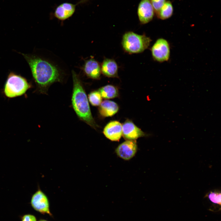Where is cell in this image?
Instances as JSON below:
<instances>
[{
	"instance_id": "cell-16",
	"label": "cell",
	"mask_w": 221,
	"mask_h": 221,
	"mask_svg": "<svg viewBox=\"0 0 221 221\" xmlns=\"http://www.w3.org/2000/svg\"><path fill=\"white\" fill-rule=\"evenodd\" d=\"M173 13V7L171 2L166 1L159 11L156 14L157 17L161 20H165L170 17Z\"/></svg>"
},
{
	"instance_id": "cell-5",
	"label": "cell",
	"mask_w": 221,
	"mask_h": 221,
	"mask_svg": "<svg viewBox=\"0 0 221 221\" xmlns=\"http://www.w3.org/2000/svg\"><path fill=\"white\" fill-rule=\"evenodd\" d=\"M151 52L152 56L155 60L160 62L167 61L170 55L169 43L164 38H159L152 47Z\"/></svg>"
},
{
	"instance_id": "cell-10",
	"label": "cell",
	"mask_w": 221,
	"mask_h": 221,
	"mask_svg": "<svg viewBox=\"0 0 221 221\" xmlns=\"http://www.w3.org/2000/svg\"><path fill=\"white\" fill-rule=\"evenodd\" d=\"M122 135L125 139L129 140H135L145 136L143 131L128 119L122 125Z\"/></svg>"
},
{
	"instance_id": "cell-11",
	"label": "cell",
	"mask_w": 221,
	"mask_h": 221,
	"mask_svg": "<svg viewBox=\"0 0 221 221\" xmlns=\"http://www.w3.org/2000/svg\"><path fill=\"white\" fill-rule=\"evenodd\" d=\"M82 69L88 77L94 79H100L101 74V64L93 58L86 60Z\"/></svg>"
},
{
	"instance_id": "cell-18",
	"label": "cell",
	"mask_w": 221,
	"mask_h": 221,
	"mask_svg": "<svg viewBox=\"0 0 221 221\" xmlns=\"http://www.w3.org/2000/svg\"><path fill=\"white\" fill-rule=\"evenodd\" d=\"M88 99L91 104L94 106L100 105L102 102V97L98 91L91 92L88 95Z\"/></svg>"
},
{
	"instance_id": "cell-7",
	"label": "cell",
	"mask_w": 221,
	"mask_h": 221,
	"mask_svg": "<svg viewBox=\"0 0 221 221\" xmlns=\"http://www.w3.org/2000/svg\"><path fill=\"white\" fill-rule=\"evenodd\" d=\"M137 145L135 140H127L120 144L115 149L117 155L126 160L131 159L135 154Z\"/></svg>"
},
{
	"instance_id": "cell-13",
	"label": "cell",
	"mask_w": 221,
	"mask_h": 221,
	"mask_svg": "<svg viewBox=\"0 0 221 221\" xmlns=\"http://www.w3.org/2000/svg\"><path fill=\"white\" fill-rule=\"evenodd\" d=\"M101 73L108 77L118 78V66L113 59L105 58L101 64Z\"/></svg>"
},
{
	"instance_id": "cell-2",
	"label": "cell",
	"mask_w": 221,
	"mask_h": 221,
	"mask_svg": "<svg viewBox=\"0 0 221 221\" xmlns=\"http://www.w3.org/2000/svg\"><path fill=\"white\" fill-rule=\"evenodd\" d=\"M73 89L72 97L73 108L81 120L95 129L98 127L93 118L88 100L83 84L78 75L72 71Z\"/></svg>"
},
{
	"instance_id": "cell-17",
	"label": "cell",
	"mask_w": 221,
	"mask_h": 221,
	"mask_svg": "<svg viewBox=\"0 0 221 221\" xmlns=\"http://www.w3.org/2000/svg\"><path fill=\"white\" fill-rule=\"evenodd\" d=\"M221 195L220 191L215 190L208 192L205 196V197L209 199L213 205V207L216 206L220 210L221 204Z\"/></svg>"
},
{
	"instance_id": "cell-21",
	"label": "cell",
	"mask_w": 221,
	"mask_h": 221,
	"mask_svg": "<svg viewBox=\"0 0 221 221\" xmlns=\"http://www.w3.org/2000/svg\"><path fill=\"white\" fill-rule=\"evenodd\" d=\"M39 221H47L46 220H45V219H41V220H39Z\"/></svg>"
},
{
	"instance_id": "cell-4",
	"label": "cell",
	"mask_w": 221,
	"mask_h": 221,
	"mask_svg": "<svg viewBox=\"0 0 221 221\" xmlns=\"http://www.w3.org/2000/svg\"><path fill=\"white\" fill-rule=\"evenodd\" d=\"M31 86L25 78L11 72L8 75L5 83L4 93L8 98H14L24 94Z\"/></svg>"
},
{
	"instance_id": "cell-1",
	"label": "cell",
	"mask_w": 221,
	"mask_h": 221,
	"mask_svg": "<svg viewBox=\"0 0 221 221\" xmlns=\"http://www.w3.org/2000/svg\"><path fill=\"white\" fill-rule=\"evenodd\" d=\"M29 65L38 91L46 93L49 86L62 80V75L55 64L46 59L35 55L21 54Z\"/></svg>"
},
{
	"instance_id": "cell-20",
	"label": "cell",
	"mask_w": 221,
	"mask_h": 221,
	"mask_svg": "<svg viewBox=\"0 0 221 221\" xmlns=\"http://www.w3.org/2000/svg\"><path fill=\"white\" fill-rule=\"evenodd\" d=\"M21 221H37L36 218L33 215L27 214L23 215L21 218Z\"/></svg>"
},
{
	"instance_id": "cell-15",
	"label": "cell",
	"mask_w": 221,
	"mask_h": 221,
	"mask_svg": "<svg viewBox=\"0 0 221 221\" xmlns=\"http://www.w3.org/2000/svg\"><path fill=\"white\" fill-rule=\"evenodd\" d=\"M98 91L102 98L105 99L114 98L118 97V88L112 85H107L102 87Z\"/></svg>"
},
{
	"instance_id": "cell-12",
	"label": "cell",
	"mask_w": 221,
	"mask_h": 221,
	"mask_svg": "<svg viewBox=\"0 0 221 221\" xmlns=\"http://www.w3.org/2000/svg\"><path fill=\"white\" fill-rule=\"evenodd\" d=\"M103 133L109 140L119 141L122 135V125L118 121H111L105 127Z\"/></svg>"
},
{
	"instance_id": "cell-14",
	"label": "cell",
	"mask_w": 221,
	"mask_h": 221,
	"mask_svg": "<svg viewBox=\"0 0 221 221\" xmlns=\"http://www.w3.org/2000/svg\"><path fill=\"white\" fill-rule=\"evenodd\" d=\"M119 107L115 102L109 100H105L102 102L99 108L100 115L103 117L112 116L118 111Z\"/></svg>"
},
{
	"instance_id": "cell-8",
	"label": "cell",
	"mask_w": 221,
	"mask_h": 221,
	"mask_svg": "<svg viewBox=\"0 0 221 221\" xmlns=\"http://www.w3.org/2000/svg\"><path fill=\"white\" fill-rule=\"evenodd\" d=\"M138 14L141 24L151 21L154 15V11L150 0H141L138 9Z\"/></svg>"
},
{
	"instance_id": "cell-19",
	"label": "cell",
	"mask_w": 221,
	"mask_h": 221,
	"mask_svg": "<svg viewBox=\"0 0 221 221\" xmlns=\"http://www.w3.org/2000/svg\"><path fill=\"white\" fill-rule=\"evenodd\" d=\"M166 1V0H150L154 11L156 14L159 11Z\"/></svg>"
},
{
	"instance_id": "cell-9",
	"label": "cell",
	"mask_w": 221,
	"mask_h": 221,
	"mask_svg": "<svg viewBox=\"0 0 221 221\" xmlns=\"http://www.w3.org/2000/svg\"><path fill=\"white\" fill-rule=\"evenodd\" d=\"M87 0H81L76 4L64 2L58 6L54 12V16L61 21L65 20L71 17L74 14L76 6Z\"/></svg>"
},
{
	"instance_id": "cell-6",
	"label": "cell",
	"mask_w": 221,
	"mask_h": 221,
	"mask_svg": "<svg viewBox=\"0 0 221 221\" xmlns=\"http://www.w3.org/2000/svg\"><path fill=\"white\" fill-rule=\"evenodd\" d=\"M32 207L42 214H47L52 216L49 209V203L46 195L39 188L33 195L30 201Z\"/></svg>"
},
{
	"instance_id": "cell-3",
	"label": "cell",
	"mask_w": 221,
	"mask_h": 221,
	"mask_svg": "<svg viewBox=\"0 0 221 221\" xmlns=\"http://www.w3.org/2000/svg\"><path fill=\"white\" fill-rule=\"evenodd\" d=\"M151 41L150 38L145 34L139 35L129 31L123 35L122 45L126 52L130 54L137 53L148 48Z\"/></svg>"
}]
</instances>
